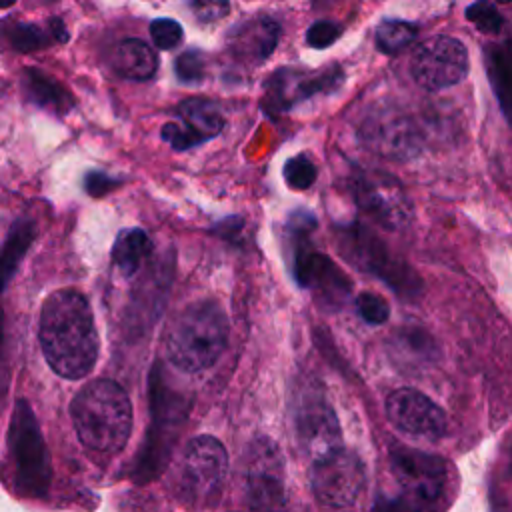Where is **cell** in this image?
<instances>
[{"label": "cell", "mask_w": 512, "mask_h": 512, "mask_svg": "<svg viewBox=\"0 0 512 512\" xmlns=\"http://www.w3.org/2000/svg\"><path fill=\"white\" fill-rule=\"evenodd\" d=\"M70 416L80 442L102 454L122 450L132 434V402L128 392L110 378L82 386L70 402Z\"/></svg>", "instance_id": "7a4b0ae2"}, {"label": "cell", "mask_w": 512, "mask_h": 512, "mask_svg": "<svg viewBox=\"0 0 512 512\" xmlns=\"http://www.w3.org/2000/svg\"><path fill=\"white\" fill-rule=\"evenodd\" d=\"M38 340L44 360L58 376H88L98 360L100 340L86 296L72 288L52 292L40 308Z\"/></svg>", "instance_id": "6da1fadb"}, {"label": "cell", "mask_w": 512, "mask_h": 512, "mask_svg": "<svg viewBox=\"0 0 512 512\" xmlns=\"http://www.w3.org/2000/svg\"><path fill=\"white\" fill-rule=\"evenodd\" d=\"M316 166L314 162L304 156H292L284 164V180L292 190H308L316 182Z\"/></svg>", "instance_id": "4316f807"}, {"label": "cell", "mask_w": 512, "mask_h": 512, "mask_svg": "<svg viewBox=\"0 0 512 512\" xmlns=\"http://www.w3.org/2000/svg\"><path fill=\"white\" fill-rule=\"evenodd\" d=\"M120 184V180L118 178H112V176H108V174H104V172H96V170H92V172H88L86 176H84V190H86V194H90V196H102V194H108L112 188H116Z\"/></svg>", "instance_id": "836d02e7"}, {"label": "cell", "mask_w": 512, "mask_h": 512, "mask_svg": "<svg viewBox=\"0 0 512 512\" xmlns=\"http://www.w3.org/2000/svg\"><path fill=\"white\" fill-rule=\"evenodd\" d=\"M314 226L316 220L306 210H296L288 218V230L298 240L294 248V278L300 286L310 288L322 306L340 308L350 294V280L326 254L314 252L302 242Z\"/></svg>", "instance_id": "5b68a950"}, {"label": "cell", "mask_w": 512, "mask_h": 512, "mask_svg": "<svg viewBox=\"0 0 512 512\" xmlns=\"http://www.w3.org/2000/svg\"><path fill=\"white\" fill-rule=\"evenodd\" d=\"M176 118L162 126V140L174 150H190L218 136L224 128V116L216 102L208 98H188L178 104Z\"/></svg>", "instance_id": "2e32d148"}, {"label": "cell", "mask_w": 512, "mask_h": 512, "mask_svg": "<svg viewBox=\"0 0 512 512\" xmlns=\"http://www.w3.org/2000/svg\"><path fill=\"white\" fill-rule=\"evenodd\" d=\"M152 254V240L142 228H124L112 246V266L122 278L136 276Z\"/></svg>", "instance_id": "44dd1931"}, {"label": "cell", "mask_w": 512, "mask_h": 512, "mask_svg": "<svg viewBox=\"0 0 512 512\" xmlns=\"http://www.w3.org/2000/svg\"><path fill=\"white\" fill-rule=\"evenodd\" d=\"M508 460H510V466H512V444H510V452H508Z\"/></svg>", "instance_id": "8d00e7d4"}, {"label": "cell", "mask_w": 512, "mask_h": 512, "mask_svg": "<svg viewBox=\"0 0 512 512\" xmlns=\"http://www.w3.org/2000/svg\"><path fill=\"white\" fill-rule=\"evenodd\" d=\"M150 38L158 50H172L182 42L184 30L172 18H156L150 24Z\"/></svg>", "instance_id": "1f68e13d"}, {"label": "cell", "mask_w": 512, "mask_h": 512, "mask_svg": "<svg viewBox=\"0 0 512 512\" xmlns=\"http://www.w3.org/2000/svg\"><path fill=\"white\" fill-rule=\"evenodd\" d=\"M366 470L358 454L340 448L312 462L310 488L314 498L328 508H348L362 494Z\"/></svg>", "instance_id": "8fae6325"}, {"label": "cell", "mask_w": 512, "mask_h": 512, "mask_svg": "<svg viewBox=\"0 0 512 512\" xmlns=\"http://www.w3.org/2000/svg\"><path fill=\"white\" fill-rule=\"evenodd\" d=\"M114 70L128 80H150L158 70V56L140 38H126L116 44L112 54Z\"/></svg>", "instance_id": "ffe728a7"}, {"label": "cell", "mask_w": 512, "mask_h": 512, "mask_svg": "<svg viewBox=\"0 0 512 512\" xmlns=\"http://www.w3.org/2000/svg\"><path fill=\"white\" fill-rule=\"evenodd\" d=\"M390 468L400 492L438 504L448 478L446 462L440 456L400 446L390 452Z\"/></svg>", "instance_id": "5bb4252c"}, {"label": "cell", "mask_w": 512, "mask_h": 512, "mask_svg": "<svg viewBox=\"0 0 512 512\" xmlns=\"http://www.w3.org/2000/svg\"><path fill=\"white\" fill-rule=\"evenodd\" d=\"M2 348H4V312L0 308V360H2Z\"/></svg>", "instance_id": "d590c367"}, {"label": "cell", "mask_w": 512, "mask_h": 512, "mask_svg": "<svg viewBox=\"0 0 512 512\" xmlns=\"http://www.w3.org/2000/svg\"><path fill=\"white\" fill-rule=\"evenodd\" d=\"M340 36V26L330 20H318L314 22L306 32V44L312 48H328L334 44Z\"/></svg>", "instance_id": "d6a6232c"}, {"label": "cell", "mask_w": 512, "mask_h": 512, "mask_svg": "<svg viewBox=\"0 0 512 512\" xmlns=\"http://www.w3.org/2000/svg\"><path fill=\"white\" fill-rule=\"evenodd\" d=\"M244 498L252 512H286L284 458L276 442L256 436L242 458Z\"/></svg>", "instance_id": "8992f818"}, {"label": "cell", "mask_w": 512, "mask_h": 512, "mask_svg": "<svg viewBox=\"0 0 512 512\" xmlns=\"http://www.w3.org/2000/svg\"><path fill=\"white\" fill-rule=\"evenodd\" d=\"M6 440L14 484L20 494L28 498L44 496L52 480L50 454L34 410L24 398L14 404Z\"/></svg>", "instance_id": "277c9868"}, {"label": "cell", "mask_w": 512, "mask_h": 512, "mask_svg": "<svg viewBox=\"0 0 512 512\" xmlns=\"http://www.w3.org/2000/svg\"><path fill=\"white\" fill-rule=\"evenodd\" d=\"M174 72L176 78L184 84H198L204 80L206 76V60L204 54L196 48H190L186 52H182L176 60H174Z\"/></svg>", "instance_id": "f1b7e54d"}, {"label": "cell", "mask_w": 512, "mask_h": 512, "mask_svg": "<svg viewBox=\"0 0 512 512\" xmlns=\"http://www.w3.org/2000/svg\"><path fill=\"white\" fill-rule=\"evenodd\" d=\"M22 90H24L26 100H30L34 106L44 108L52 114L64 116L74 106L72 94L58 80H54L34 68L24 70Z\"/></svg>", "instance_id": "d6986e66"}, {"label": "cell", "mask_w": 512, "mask_h": 512, "mask_svg": "<svg viewBox=\"0 0 512 512\" xmlns=\"http://www.w3.org/2000/svg\"><path fill=\"white\" fill-rule=\"evenodd\" d=\"M6 38V44L10 50L16 52H30L44 48L52 42H66L68 34L62 24V20H50V26L44 28L40 24H30V22H16L4 26L0 32Z\"/></svg>", "instance_id": "7402d4cb"}, {"label": "cell", "mask_w": 512, "mask_h": 512, "mask_svg": "<svg viewBox=\"0 0 512 512\" xmlns=\"http://www.w3.org/2000/svg\"><path fill=\"white\" fill-rule=\"evenodd\" d=\"M388 420L404 434L438 440L446 434L444 410L426 394L414 388H398L386 398Z\"/></svg>", "instance_id": "9a60e30c"}, {"label": "cell", "mask_w": 512, "mask_h": 512, "mask_svg": "<svg viewBox=\"0 0 512 512\" xmlns=\"http://www.w3.org/2000/svg\"><path fill=\"white\" fill-rule=\"evenodd\" d=\"M410 72L422 88L446 90L468 74V48L454 36H432L414 50Z\"/></svg>", "instance_id": "4fadbf2b"}, {"label": "cell", "mask_w": 512, "mask_h": 512, "mask_svg": "<svg viewBox=\"0 0 512 512\" xmlns=\"http://www.w3.org/2000/svg\"><path fill=\"white\" fill-rule=\"evenodd\" d=\"M34 238H36L34 222L18 220V222L12 224V228H10L8 236H6V242H4V246L0 250V294L4 292L6 284L14 276L18 264L26 256V252L32 246Z\"/></svg>", "instance_id": "cb8c5ba5"}, {"label": "cell", "mask_w": 512, "mask_h": 512, "mask_svg": "<svg viewBox=\"0 0 512 512\" xmlns=\"http://www.w3.org/2000/svg\"><path fill=\"white\" fill-rule=\"evenodd\" d=\"M464 16H466L478 30L488 32V34L500 32V28H502V24H504L502 14L496 10L494 4H488V2H474V4L466 6Z\"/></svg>", "instance_id": "f546056e"}, {"label": "cell", "mask_w": 512, "mask_h": 512, "mask_svg": "<svg viewBox=\"0 0 512 512\" xmlns=\"http://www.w3.org/2000/svg\"><path fill=\"white\" fill-rule=\"evenodd\" d=\"M230 322L216 300H196L182 308L166 334L168 360L184 372L212 368L224 354Z\"/></svg>", "instance_id": "3957f363"}, {"label": "cell", "mask_w": 512, "mask_h": 512, "mask_svg": "<svg viewBox=\"0 0 512 512\" xmlns=\"http://www.w3.org/2000/svg\"><path fill=\"white\" fill-rule=\"evenodd\" d=\"M358 316L368 322V324H382L390 316V306L388 302L374 292H360L354 300Z\"/></svg>", "instance_id": "4dcf8cb0"}, {"label": "cell", "mask_w": 512, "mask_h": 512, "mask_svg": "<svg viewBox=\"0 0 512 512\" xmlns=\"http://www.w3.org/2000/svg\"><path fill=\"white\" fill-rule=\"evenodd\" d=\"M352 196L356 204L386 230H400L414 216L404 186L382 170L356 172L352 176Z\"/></svg>", "instance_id": "30bf717a"}, {"label": "cell", "mask_w": 512, "mask_h": 512, "mask_svg": "<svg viewBox=\"0 0 512 512\" xmlns=\"http://www.w3.org/2000/svg\"><path fill=\"white\" fill-rule=\"evenodd\" d=\"M186 402L182 394L160 382L158 366L150 374V430L138 460V472L154 476L162 470L172 446L186 420Z\"/></svg>", "instance_id": "52a82bcc"}, {"label": "cell", "mask_w": 512, "mask_h": 512, "mask_svg": "<svg viewBox=\"0 0 512 512\" xmlns=\"http://www.w3.org/2000/svg\"><path fill=\"white\" fill-rule=\"evenodd\" d=\"M436 504L414 494L400 492L396 496H384L376 500L374 512H436Z\"/></svg>", "instance_id": "83f0119b"}, {"label": "cell", "mask_w": 512, "mask_h": 512, "mask_svg": "<svg viewBox=\"0 0 512 512\" xmlns=\"http://www.w3.org/2000/svg\"><path fill=\"white\" fill-rule=\"evenodd\" d=\"M370 142L380 154L410 156L416 150V134L402 118L378 120L374 126H370Z\"/></svg>", "instance_id": "603a6c76"}, {"label": "cell", "mask_w": 512, "mask_h": 512, "mask_svg": "<svg viewBox=\"0 0 512 512\" xmlns=\"http://www.w3.org/2000/svg\"><path fill=\"white\" fill-rule=\"evenodd\" d=\"M342 80L340 68H330L322 72H298V70H278L266 86L268 106L274 110H286L318 92L332 90Z\"/></svg>", "instance_id": "ac0fdd59"}, {"label": "cell", "mask_w": 512, "mask_h": 512, "mask_svg": "<svg viewBox=\"0 0 512 512\" xmlns=\"http://www.w3.org/2000/svg\"><path fill=\"white\" fill-rule=\"evenodd\" d=\"M190 8L194 10L196 18L200 22H214L222 16H226V12L230 10V4L228 2H208V0H200V2H194L190 4Z\"/></svg>", "instance_id": "e575fe53"}, {"label": "cell", "mask_w": 512, "mask_h": 512, "mask_svg": "<svg viewBox=\"0 0 512 512\" xmlns=\"http://www.w3.org/2000/svg\"><path fill=\"white\" fill-rule=\"evenodd\" d=\"M280 40V24L266 14L238 22L226 36L228 54L244 66H258L268 60Z\"/></svg>", "instance_id": "e0dca14e"}, {"label": "cell", "mask_w": 512, "mask_h": 512, "mask_svg": "<svg viewBox=\"0 0 512 512\" xmlns=\"http://www.w3.org/2000/svg\"><path fill=\"white\" fill-rule=\"evenodd\" d=\"M340 250L358 268L384 280L398 294H416L418 278L364 226L352 224L340 230Z\"/></svg>", "instance_id": "9c48e42d"}, {"label": "cell", "mask_w": 512, "mask_h": 512, "mask_svg": "<svg viewBox=\"0 0 512 512\" xmlns=\"http://www.w3.org/2000/svg\"><path fill=\"white\" fill-rule=\"evenodd\" d=\"M294 434L304 456L312 462L344 448L336 412L316 390H304L294 404Z\"/></svg>", "instance_id": "7c38bea8"}, {"label": "cell", "mask_w": 512, "mask_h": 512, "mask_svg": "<svg viewBox=\"0 0 512 512\" xmlns=\"http://www.w3.org/2000/svg\"><path fill=\"white\" fill-rule=\"evenodd\" d=\"M418 28L406 20H382L376 28V46L384 54H398L414 42Z\"/></svg>", "instance_id": "484cf974"}, {"label": "cell", "mask_w": 512, "mask_h": 512, "mask_svg": "<svg viewBox=\"0 0 512 512\" xmlns=\"http://www.w3.org/2000/svg\"><path fill=\"white\" fill-rule=\"evenodd\" d=\"M228 476V452L224 444L210 436H194L182 454L180 488L188 502L212 506L220 500Z\"/></svg>", "instance_id": "ba28073f"}, {"label": "cell", "mask_w": 512, "mask_h": 512, "mask_svg": "<svg viewBox=\"0 0 512 512\" xmlns=\"http://www.w3.org/2000/svg\"><path fill=\"white\" fill-rule=\"evenodd\" d=\"M486 62L498 102L512 120V50L506 46H490Z\"/></svg>", "instance_id": "d4e9b609"}]
</instances>
